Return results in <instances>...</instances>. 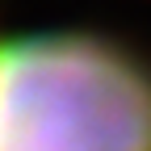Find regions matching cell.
I'll return each instance as SVG.
<instances>
[{
	"instance_id": "1",
	"label": "cell",
	"mask_w": 151,
	"mask_h": 151,
	"mask_svg": "<svg viewBox=\"0 0 151 151\" xmlns=\"http://www.w3.org/2000/svg\"><path fill=\"white\" fill-rule=\"evenodd\" d=\"M0 151H151V63L88 29L4 38Z\"/></svg>"
}]
</instances>
